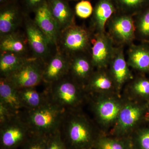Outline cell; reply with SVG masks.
Here are the masks:
<instances>
[{"label":"cell","instance_id":"6da1fadb","mask_svg":"<svg viewBox=\"0 0 149 149\" xmlns=\"http://www.w3.org/2000/svg\"><path fill=\"white\" fill-rule=\"evenodd\" d=\"M60 130L67 149H94L103 133L81 110L66 111Z\"/></svg>","mask_w":149,"mask_h":149},{"label":"cell","instance_id":"7a4b0ae2","mask_svg":"<svg viewBox=\"0 0 149 149\" xmlns=\"http://www.w3.org/2000/svg\"><path fill=\"white\" fill-rule=\"evenodd\" d=\"M66 111L50 100L38 108L24 109L21 113L32 133L49 136L60 130Z\"/></svg>","mask_w":149,"mask_h":149},{"label":"cell","instance_id":"3957f363","mask_svg":"<svg viewBox=\"0 0 149 149\" xmlns=\"http://www.w3.org/2000/svg\"><path fill=\"white\" fill-rule=\"evenodd\" d=\"M125 100L121 94H88V102L102 133L108 134L114 126Z\"/></svg>","mask_w":149,"mask_h":149},{"label":"cell","instance_id":"277c9868","mask_svg":"<svg viewBox=\"0 0 149 149\" xmlns=\"http://www.w3.org/2000/svg\"><path fill=\"white\" fill-rule=\"evenodd\" d=\"M47 91L51 101L68 111L80 110L88 102V94L84 88L69 74L49 85Z\"/></svg>","mask_w":149,"mask_h":149},{"label":"cell","instance_id":"5b68a950","mask_svg":"<svg viewBox=\"0 0 149 149\" xmlns=\"http://www.w3.org/2000/svg\"><path fill=\"white\" fill-rule=\"evenodd\" d=\"M125 97V96H124ZM115 124L108 133L116 137H129L145 121L148 102L125 97Z\"/></svg>","mask_w":149,"mask_h":149},{"label":"cell","instance_id":"8992f818","mask_svg":"<svg viewBox=\"0 0 149 149\" xmlns=\"http://www.w3.org/2000/svg\"><path fill=\"white\" fill-rule=\"evenodd\" d=\"M92 38L88 29L74 24L60 32L57 50L70 58L84 54L91 48Z\"/></svg>","mask_w":149,"mask_h":149},{"label":"cell","instance_id":"52a82bcc","mask_svg":"<svg viewBox=\"0 0 149 149\" xmlns=\"http://www.w3.org/2000/svg\"><path fill=\"white\" fill-rule=\"evenodd\" d=\"M21 112L0 123L1 149H20L32 134Z\"/></svg>","mask_w":149,"mask_h":149},{"label":"cell","instance_id":"ba28073f","mask_svg":"<svg viewBox=\"0 0 149 149\" xmlns=\"http://www.w3.org/2000/svg\"><path fill=\"white\" fill-rule=\"evenodd\" d=\"M45 63L35 58H29L19 68L6 78L18 90L35 88L43 82Z\"/></svg>","mask_w":149,"mask_h":149},{"label":"cell","instance_id":"9c48e42d","mask_svg":"<svg viewBox=\"0 0 149 149\" xmlns=\"http://www.w3.org/2000/svg\"><path fill=\"white\" fill-rule=\"evenodd\" d=\"M113 40L105 32H97L91 41V59L95 68H107L115 51Z\"/></svg>","mask_w":149,"mask_h":149},{"label":"cell","instance_id":"30bf717a","mask_svg":"<svg viewBox=\"0 0 149 149\" xmlns=\"http://www.w3.org/2000/svg\"><path fill=\"white\" fill-rule=\"evenodd\" d=\"M24 19L25 35L33 57L45 64L49 55L50 43L34 20L28 17H24Z\"/></svg>","mask_w":149,"mask_h":149},{"label":"cell","instance_id":"8fae6325","mask_svg":"<svg viewBox=\"0 0 149 149\" xmlns=\"http://www.w3.org/2000/svg\"><path fill=\"white\" fill-rule=\"evenodd\" d=\"M108 33L113 42L120 44H128L135 38L136 26L132 17L128 15H116L110 19Z\"/></svg>","mask_w":149,"mask_h":149},{"label":"cell","instance_id":"7c38bea8","mask_svg":"<svg viewBox=\"0 0 149 149\" xmlns=\"http://www.w3.org/2000/svg\"><path fill=\"white\" fill-rule=\"evenodd\" d=\"M107 68L118 93L121 94V91L124 85L133 78L130 67L125 60L122 47L116 48Z\"/></svg>","mask_w":149,"mask_h":149},{"label":"cell","instance_id":"4fadbf2b","mask_svg":"<svg viewBox=\"0 0 149 149\" xmlns=\"http://www.w3.org/2000/svg\"><path fill=\"white\" fill-rule=\"evenodd\" d=\"M70 58L57 50V52L45 64L43 82L50 85L69 74Z\"/></svg>","mask_w":149,"mask_h":149},{"label":"cell","instance_id":"5bb4252c","mask_svg":"<svg viewBox=\"0 0 149 149\" xmlns=\"http://www.w3.org/2000/svg\"><path fill=\"white\" fill-rule=\"evenodd\" d=\"M84 89L88 94H119L107 68L96 69Z\"/></svg>","mask_w":149,"mask_h":149},{"label":"cell","instance_id":"9a60e30c","mask_svg":"<svg viewBox=\"0 0 149 149\" xmlns=\"http://www.w3.org/2000/svg\"><path fill=\"white\" fill-rule=\"evenodd\" d=\"M34 21L49 40L51 45L57 47L60 32L46 2L34 12Z\"/></svg>","mask_w":149,"mask_h":149},{"label":"cell","instance_id":"2e32d148","mask_svg":"<svg viewBox=\"0 0 149 149\" xmlns=\"http://www.w3.org/2000/svg\"><path fill=\"white\" fill-rule=\"evenodd\" d=\"M23 19L22 14L15 1L1 6L0 37L17 31Z\"/></svg>","mask_w":149,"mask_h":149},{"label":"cell","instance_id":"e0dca14e","mask_svg":"<svg viewBox=\"0 0 149 149\" xmlns=\"http://www.w3.org/2000/svg\"><path fill=\"white\" fill-rule=\"evenodd\" d=\"M91 58L80 54L70 58L69 74L72 79L84 88L94 72Z\"/></svg>","mask_w":149,"mask_h":149},{"label":"cell","instance_id":"ac0fdd59","mask_svg":"<svg viewBox=\"0 0 149 149\" xmlns=\"http://www.w3.org/2000/svg\"><path fill=\"white\" fill-rule=\"evenodd\" d=\"M51 14L58 26L60 32L74 24V13L65 0H47Z\"/></svg>","mask_w":149,"mask_h":149},{"label":"cell","instance_id":"d6986e66","mask_svg":"<svg viewBox=\"0 0 149 149\" xmlns=\"http://www.w3.org/2000/svg\"><path fill=\"white\" fill-rule=\"evenodd\" d=\"M129 66L144 74H149V44L130 46L128 52Z\"/></svg>","mask_w":149,"mask_h":149},{"label":"cell","instance_id":"ffe728a7","mask_svg":"<svg viewBox=\"0 0 149 149\" xmlns=\"http://www.w3.org/2000/svg\"><path fill=\"white\" fill-rule=\"evenodd\" d=\"M0 102L16 113L21 112L22 109H25L18 89L6 78L2 77L0 78Z\"/></svg>","mask_w":149,"mask_h":149},{"label":"cell","instance_id":"44dd1931","mask_svg":"<svg viewBox=\"0 0 149 149\" xmlns=\"http://www.w3.org/2000/svg\"><path fill=\"white\" fill-rule=\"evenodd\" d=\"M123 95L140 102H149V77L140 75L133 77L126 85Z\"/></svg>","mask_w":149,"mask_h":149},{"label":"cell","instance_id":"7402d4cb","mask_svg":"<svg viewBox=\"0 0 149 149\" xmlns=\"http://www.w3.org/2000/svg\"><path fill=\"white\" fill-rule=\"evenodd\" d=\"M1 52H9L26 55L29 47L26 35L18 31L1 37Z\"/></svg>","mask_w":149,"mask_h":149},{"label":"cell","instance_id":"603a6c76","mask_svg":"<svg viewBox=\"0 0 149 149\" xmlns=\"http://www.w3.org/2000/svg\"><path fill=\"white\" fill-rule=\"evenodd\" d=\"M115 11L111 0H99L93 12V23L97 32H105L106 25Z\"/></svg>","mask_w":149,"mask_h":149},{"label":"cell","instance_id":"cb8c5ba5","mask_svg":"<svg viewBox=\"0 0 149 149\" xmlns=\"http://www.w3.org/2000/svg\"><path fill=\"white\" fill-rule=\"evenodd\" d=\"M18 91L25 109L38 108L50 101L47 90L40 92L35 88H29L19 89Z\"/></svg>","mask_w":149,"mask_h":149},{"label":"cell","instance_id":"d4e9b609","mask_svg":"<svg viewBox=\"0 0 149 149\" xmlns=\"http://www.w3.org/2000/svg\"><path fill=\"white\" fill-rule=\"evenodd\" d=\"M29 58L24 55L9 52H1V77H7L19 68Z\"/></svg>","mask_w":149,"mask_h":149},{"label":"cell","instance_id":"484cf974","mask_svg":"<svg viewBox=\"0 0 149 149\" xmlns=\"http://www.w3.org/2000/svg\"><path fill=\"white\" fill-rule=\"evenodd\" d=\"M94 149H133L130 137H116L102 133Z\"/></svg>","mask_w":149,"mask_h":149},{"label":"cell","instance_id":"4316f807","mask_svg":"<svg viewBox=\"0 0 149 149\" xmlns=\"http://www.w3.org/2000/svg\"><path fill=\"white\" fill-rule=\"evenodd\" d=\"M130 138L133 149H149V127L141 126Z\"/></svg>","mask_w":149,"mask_h":149},{"label":"cell","instance_id":"83f0119b","mask_svg":"<svg viewBox=\"0 0 149 149\" xmlns=\"http://www.w3.org/2000/svg\"><path fill=\"white\" fill-rule=\"evenodd\" d=\"M136 32L146 41H149V8L139 15L135 23Z\"/></svg>","mask_w":149,"mask_h":149},{"label":"cell","instance_id":"f1b7e54d","mask_svg":"<svg viewBox=\"0 0 149 149\" xmlns=\"http://www.w3.org/2000/svg\"><path fill=\"white\" fill-rule=\"evenodd\" d=\"M48 136L32 133L20 149H46Z\"/></svg>","mask_w":149,"mask_h":149},{"label":"cell","instance_id":"f546056e","mask_svg":"<svg viewBox=\"0 0 149 149\" xmlns=\"http://www.w3.org/2000/svg\"><path fill=\"white\" fill-rule=\"evenodd\" d=\"M46 149H67L60 130L48 136Z\"/></svg>","mask_w":149,"mask_h":149},{"label":"cell","instance_id":"4dcf8cb0","mask_svg":"<svg viewBox=\"0 0 149 149\" xmlns=\"http://www.w3.org/2000/svg\"><path fill=\"white\" fill-rule=\"evenodd\" d=\"M93 10L92 4L88 0H82L75 6V13L81 18H87L91 16Z\"/></svg>","mask_w":149,"mask_h":149},{"label":"cell","instance_id":"1f68e13d","mask_svg":"<svg viewBox=\"0 0 149 149\" xmlns=\"http://www.w3.org/2000/svg\"><path fill=\"white\" fill-rule=\"evenodd\" d=\"M123 8L134 10L140 8L146 2L147 0H117Z\"/></svg>","mask_w":149,"mask_h":149},{"label":"cell","instance_id":"d6a6232c","mask_svg":"<svg viewBox=\"0 0 149 149\" xmlns=\"http://www.w3.org/2000/svg\"><path fill=\"white\" fill-rule=\"evenodd\" d=\"M17 113L12 111L4 104L0 102V123H3Z\"/></svg>","mask_w":149,"mask_h":149},{"label":"cell","instance_id":"836d02e7","mask_svg":"<svg viewBox=\"0 0 149 149\" xmlns=\"http://www.w3.org/2000/svg\"><path fill=\"white\" fill-rule=\"evenodd\" d=\"M47 1V0H23V3L26 10L34 12Z\"/></svg>","mask_w":149,"mask_h":149},{"label":"cell","instance_id":"e575fe53","mask_svg":"<svg viewBox=\"0 0 149 149\" xmlns=\"http://www.w3.org/2000/svg\"><path fill=\"white\" fill-rule=\"evenodd\" d=\"M145 121L149 123V102H148V106H147L146 113L145 116Z\"/></svg>","mask_w":149,"mask_h":149},{"label":"cell","instance_id":"d590c367","mask_svg":"<svg viewBox=\"0 0 149 149\" xmlns=\"http://www.w3.org/2000/svg\"><path fill=\"white\" fill-rule=\"evenodd\" d=\"M15 1V0H0V4L1 6Z\"/></svg>","mask_w":149,"mask_h":149},{"label":"cell","instance_id":"8d00e7d4","mask_svg":"<svg viewBox=\"0 0 149 149\" xmlns=\"http://www.w3.org/2000/svg\"><path fill=\"white\" fill-rule=\"evenodd\" d=\"M65 1H76V0H65Z\"/></svg>","mask_w":149,"mask_h":149}]
</instances>
